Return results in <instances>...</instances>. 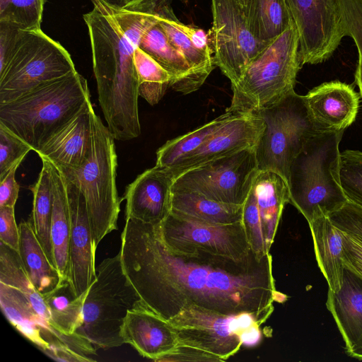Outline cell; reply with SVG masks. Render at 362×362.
I'll use <instances>...</instances> for the list:
<instances>
[{
  "label": "cell",
  "mask_w": 362,
  "mask_h": 362,
  "mask_svg": "<svg viewBox=\"0 0 362 362\" xmlns=\"http://www.w3.org/2000/svg\"><path fill=\"white\" fill-rule=\"evenodd\" d=\"M159 24L170 43L187 61L199 89L215 64L211 49H199L192 42L184 30V24L176 18L171 6L165 7L159 14Z\"/></svg>",
  "instance_id": "29"
},
{
  "label": "cell",
  "mask_w": 362,
  "mask_h": 362,
  "mask_svg": "<svg viewBox=\"0 0 362 362\" xmlns=\"http://www.w3.org/2000/svg\"><path fill=\"white\" fill-rule=\"evenodd\" d=\"M95 113L91 101L52 136L36 153L57 167L75 168L87 159L91 146V124Z\"/></svg>",
  "instance_id": "21"
},
{
  "label": "cell",
  "mask_w": 362,
  "mask_h": 362,
  "mask_svg": "<svg viewBox=\"0 0 362 362\" xmlns=\"http://www.w3.org/2000/svg\"><path fill=\"white\" fill-rule=\"evenodd\" d=\"M93 3H97L112 10H120L124 8L127 5L126 0H91Z\"/></svg>",
  "instance_id": "45"
},
{
  "label": "cell",
  "mask_w": 362,
  "mask_h": 362,
  "mask_svg": "<svg viewBox=\"0 0 362 362\" xmlns=\"http://www.w3.org/2000/svg\"><path fill=\"white\" fill-rule=\"evenodd\" d=\"M211 9L213 25L209 39L214 64L233 85L268 45L253 35L246 14L236 0H211Z\"/></svg>",
  "instance_id": "13"
},
{
  "label": "cell",
  "mask_w": 362,
  "mask_h": 362,
  "mask_svg": "<svg viewBox=\"0 0 362 362\" xmlns=\"http://www.w3.org/2000/svg\"><path fill=\"white\" fill-rule=\"evenodd\" d=\"M93 5L83 19L90 36L98 101L114 139H135L141 134L136 48L110 11L101 4Z\"/></svg>",
  "instance_id": "2"
},
{
  "label": "cell",
  "mask_w": 362,
  "mask_h": 362,
  "mask_svg": "<svg viewBox=\"0 0 362 362\" xmlns=\"http://www.w3.org/2000/svg\"><path fill=\"white\" fill-rule=\"evenodd\" d=\"M339 173L341 186L347 202L362 208V151L341 152Z\"/></svg>",
  "instance_id": "36"
},
{
  "label": "cell",
  "mask_w": 362,
  "mask_h": 362,
  "mask_svg": "<svg viewBox=\"0 0 362 362\" xmlns=\"http://www.w3.org/2000/svg\"><path fill=\"white\" fill-rule=\"evenodd\" d=\"M219 361L214 356L198 349L178 345L175 350L158 361Z\"/></svg>",
  "instance_id": "44"
},
{
  "label": "cell",
  "mask_w": 362,
  "mask_h": 362,
  "mask_svg": "<svg viewBox=\"0 0 362 362\" xmlns=\"http://www.w3.org/2000/svg\"><path fill=\"white\" fill-rule=\"evenodd\" d=\"M64 179L70 216L66 279L76 295L80 296L88 289L96 276V251L93 248L84 197L76 185Z\"/></svg>",
  "instance_id": "16"
},
{
  "label": "cell",
  "mask_w": 362,
  "mask_h": 362,
  "mask_svg": "<svg viewBox=\"0 0 362 362\" xmlns=\"http://www.w3.org/2000/svg\"><path fill=\"white\" fill-rule=\"evenodd\" d=\"M344 131L319 132L293 160L288 175L289 203L308 223L329 216L347 202L340 181L339 144Z\"/></svg>",
  "instance_id": "4"
},
{
  "label": "cell",
  "mask_w": 362,
  "mask_h": 362,
  "mask_svg": "<svg viewBox=\"0 0 362 362\" xmlns=\"http://www.w3.org/2000/svg\"><path fill=\"white\" fill-rule=\"evenodd\" d=\"M345 351L351 358L362 360V337L351 349Z\"/></svg>",
  "instance_id": "46"
},
{
  "label": "cell",
  "mask_w": 362,
  "mask_h": 362,
  "mask_svg": "<svg viewBox=\"0 0 362 362\" xmlns=\"http://www.w3.org/2000/svg\"><path fill=\"white\" fill-rule=\"evenodd\" d=\"M300 39L302 66L328 59L346 36L337 0H286Z\"/></svg>",
  "instance_id": "15"
},
{
  "label": "cell",
  "mask_w": 362,
  "mask_h": 362,
  "mask_svg": "<svg viewBox=\"0 0 362 362\" xmlns=\"http://www.w3.org/2000/svg\"><path fill=\"white\" fill-rule=\"evenodd\" d=\"M134 62L139 95L151 105L157 104L170 87V74L139 47L134 52Z\"/></svg>",
  "instance_id": "34"
},
{
  "label": "cell",
  "mask_w": 362,
  "mask_h": 362,
  "mask_svg": "<svg viewBox=\"0 0 362 362\" xmlns=\"http://www.w3.org/2000/svg\"><path fill=\"white\" fill-rule=\"evenodd\" d=\"M242 222L252 252L258 256L269 253L252 189L243 204Z\"/></svg>",
  "instance_id": "38"
},
{
  "label": "cell",
  "mask_w": 362,
  "mask_h": 362,
  "mask_svg": "<svg viewBox=\"0 0 362 362\" xmlns=\"http://www.w3.org/2000/svg\"><path fill=\"white\" fill-rule=\"evenodd\" d=\"M318 267L325 278L328 289L337 292L342 285L343 238L341 230L328 216H320L308 223Z\"/></svg>",
  "instance_id": "23"
},
{
  "label": "cell",
  "mask_w": 362,
  "mask_h": 362,
  "mask_svg": "<svg viewBox=\"0 0 362 362\" xmlns=\"http://www.w3.org/2000/svg\"><path fill=\"white\" fill-rule=\"evenodd\" d=\"M251 189L255 197L266 243L270 249L283 209L289 202L288 185L279 174L259 170Z\"/></svg>",
  "instance_id": "25"
},
{
  "label": "cell",
  "mask_w": 362,
  "mask_h": 362,
  "mask_svg": "<svg viewBox=\"0 0 362 362\" xmlns=\"http://www.w3.org/2000/svg\"><path fill=\"white\" fill-rule=\"evenodd\" d=\"M42 170L37 182L31 186L33 209L29 218L34 233L49 259L54 264L51 240L52 192L50 162L41 159Z\"/></svg>",
  "instance_id": "31"
},
{
  "label": "cell",
  "mask_w": 362,
  "mask_h": 362,
  "mask_svg": "<svg viewBox=\"0 0 362 362\" xmlns=\"http://www.w3.org/2000/svg\"><path fill=\"white\" fill-rule=\"evenodd\" d=\"M302 66L299 35L293 23L263 49L231 85L233 96L226 110L254 113L272 106L294 89Z\"/></svg>",
  "instance_id": "6"
},
{
  "label": "cell",
  "mask_w": 362,
  "mask_h": 362,
  "mask_svg": "<svg viewBox=\"0 0 362 362\" xmlns=\"http://www.w3.org/2000/svg\"><path fill=\"white\" fill-rule=\"evenodd\" d=\"M52 192L51 240L54 265L63 280L66 279L70 235V216L66 181L61 171L50 162Z\"/></svg>",
  "instance_id": "27"
},
{
  "label": "cell",
  "mask_w": 362,
  "mask_h": 362,
  "mask_svg": "<svg viewBox=\"0 0 362 362\" xmlns=\"http://www.w3.org/2000/svg\"><path fill=\"white\" fill-rule=\"evenodd\" d=\"M245 14L253 35L266 45L294 23L286 0H251Z\"/></svg>",
  "instance_id": "30"
},
{
  "label": "cell",
  "mask_w": 362,
  "mask_h": 362,
  "mask_svg": "<svg viewBox=\"0 0 362 362\" xmlns=\"http://www.w3.org/2000/svg\"><path fill=\"white\" fill-rule=\"evenodd\" d=\"M246 13L251 0H236Z\"/></svg>",
  "instance_id": "47"
},
{
  "label": "cell",
  "mask_w": 362,
  "mask_h": 362,
  "mask_svg": "<svg viewBox=\"0 0 362 362\" xmlns=\"http://www.w3.org/2000/svg\"><path fill=\"white\" fill-rule=\"evenodd\" d=\"M74 71L69 53L59 42L41 29L21 30L11 59L0 72V104Z\"/></svg>",
  "instance_id": "9"
},
{
  "label": "cell",
  "mask_w": 362,
  "mask_h": 362,
  "mask_svg": "<svg viewBox=\"0 0 362 362\" xmlns=\"http://www.w3.org/2000/svg\"><path fill=\"white\" fill-rule=\"evenodd\" d=\"M30 151V146L0 123V180Z\"/></svg>",
  "instance_id": "37"
},
{
  "label": "cell",
  "mask_w": 362,
  "mask_h": 362,
  "mask_svg": "<svg viewBox=\"0 0 362 362\" xmlns=\"http://www.w3.org/2000/svg\"><path fill=\"white\" fill-rule=\"evenodd\" d=\"M343 238L344 267L362 280V236L341 230Z\"/></svg>",
  "instance_id": "39"
},
{
  "label": "cell",
  "mask_w": 362,
  "mask_h": 362,
  "mask_svg": "<svg viewBox=\"0 0 362 362\" xmlns=\"http://www.w3.org/2000/svg\"><path fill=\"white\" fill-rule=\"evenodd\" d=\"M329 218L340 230L362 236V208L349 202Z\"/></svg>",
  "instance_id": "40"
},
{
  "label": "cell",
  "mask_w": 362,
  "mask_h": 362,
  "mask_svg": "<svg viewBox=\"0 0 362 362\" xmlns=\"http://www.w3.org/2000/svg\"><path fill=\"white\" fill-rule=\"evenodd\" d=\"M254 113L265 124L255 147L259 170L274 172L288 183L293 160L308 139L321 132L309 115L305 96L293 89L272 106Z\"/></svg>",
  "instance_id": "8"
},
{
  "label": "cell",
  "mask_w": 362,
  "mask_h": 362,
  "mask_svg": "<svg viewBox=\"0 0 362 362\" xmlns=\"http://www.w3.org/2000/svg\"><path fill=\"white\" fill-rule=\"evenodd\" d=\"M86 291L77 296L67 279L52 291L42 296L53 325L66 335L76 334L81 323L82 308Z\"/></svg>",
  "instance_id": "33"
},
{
  "label": "cell",
  "mask_w": 362,
  "mask_h": 362,
  "mask_svg": "<svg viewBox=\"0 0 362 362\" xmlns=\"http://www.w3.org/2000/svg\"><path fill=\"white\" fill-rule=\"evenodd\" d=\"M124 272L141 301L166 320L196 307L224 315L249 313L261 325L279 293L269 253L245 257L197 250L175 251L160 238L158 224L126 219L121 235Z\"/></svg>",
  "instance_id": "1"
},
{
  "label": "cell",
  "mask_w": 362,
  "mask_h": 362,
  "mask_svg": "<svg viewBox=\"0 0 362 362\" xmlns=\"http://www.w3.org/2000/svg\"><path fill=\"white\" fill-rule=\"evenodd\" d=\"M18 226V254L23 268L36 290L44 296L54 290L63 279L37 238L30 220L21 221Z\"/></svg>",
  "instance_id": "26"
},
{
  "label": "cell",
  "mask_w": 362,
  "mask_h": 362,
  "mask_svg": "<svg viewBox=\"0 0 362 362\" xmlns=\"http://www.w3.org/2000/svg\"><path fill=\"white\" fill-rule=\"evenodd\" d=\"M240 114L226 112L199 128L165 143L156 152V165L170 168L199 148L223 124Z\"/></svg>",
  "instance_id": "32"
},
{
  "label": "cell",
  "mask_w": 362,
  "mask_h": 362,
  "mask_svg": "<svg viewBox=\"0 0 362 362\" xmlns=\"http://www.w3.org/2000/svg\"><path fill=\"white\" fill-rule=\"evenodd\" d=\"M168 321L178 345L204 351L219 361L236 354L243 346V334L251 327L259 325L249 313L224 315L196 307L182 310Z\"/></svg>",
  "instance_id": "12"
},
{
  "label": "cell",
  "mask_w": 362,
  "mask_h": 362,
  "mask_svg": "<svg viewBox=\"0 0 362 362\" xmlns=\"http://www.w3.org/2000/svg\"><path fill=\"white\" fill-rule=\"evenodd\" d=\"M114 140L107 127L94 113L87 159L78 167L55 165L84 197L95 251L103 238L117 229L122 199L116 187L117 157Z\"/></svg>",
  "instance_id": "5"
},
{
  "label": "cell",
  "mask_w": 362,
  "mask_h": 362,
  "mask_svg": "<svg viewBox=\"0 0 362 362\" xmlns=\"http://www.w3.org/2000/svg\"><path fill=\"white\" fill-rule=\"evenodd\" d=\"M21 163L16 164L8 173L0 180V207H14L18 197L19 185L15 175Z\"/></svg>",
  "instance_id": "43"
},
{
  "label": "cell",
  "mask_w": 362,
  "mask_h": 362,
  "mask_svg": "<svg viewBox=\"0 0 362 362\" xmlns=\"http://www.w3.org/2000/svg\"><path fill=\"white\" fill-rule=\"evenodd\" d=\"M45 0H0V23L22 30H40Z\"/></svg>",
  "instance_id": "35"
},
{
  "label": "cell",
  "mask_w": 362,
  "mask_h": 362,
  "mask_svg": "<svg viewBox=\"0 0 362 362\" xmlns=\"http://www.w3.org/2000/svg\"><path fill=\"white\" fill-rule=\"evenodd\" d=\"M176 175L168 167L155 165L130 183L126 200V219L153 225L160 223L171 211L172 187Z\"/></svg>",
  "instance_id": "18"
},
{
  "label": "cell",
  "mask_w": 362,
  "mask_h": 362,
  "mask_svg": "<svg viewBox=\"0 0 362 362\" xmlns=\"http://www.w3.org/2000/svg\"><path fill=\"white\" fill-rule=\"evenodd\" d=\"M122 337L144 358L158 361L178 346L172 325L140 300L124 320Z\"/></svg>",
  "instance_id": "19"
},
{
  "label": "cell",
  "mask_w": 362,
  "mask_h": 362,
  "mask_svg": "<svg viewBox=\"0 0 362 362\" xmlns=\"http://www.w3.org/2000/svg\"><path fill=\"white\" fill-rule=\"evenodd\" d=\"M304 96L309 115L321 132L344 131L356 118L361 97L347 83L325 82Z\"/></svg>",
  "instance_id": "20"
},
{
  "label": "cell",
  "mask_w": 362,
  "mask_h": 362,
  "mask_svg": "<svg viewBox=\"0 0 362 362\" xmlns=\"http://www.w3.org/2000/svg\"><path fill=\"white\" fill-rule=\"evenodd\" d=\"M259 173L255 148H245L187 170L172 189L197 192L216 202L243 205Z\"/></svg>",
  "instance_id": "11"
},
{
  "label": "cell",
  "mask_w": 362,
  "mask_h": 362,
  "mask_svg": "<svg viewBox=\"0 0 362 362\" xmlns=\"http://www.w3.org/2000/svg\"><path fill=\"white\" fill-rule=\"evenodd\" d=\"M158 227L164 243L180 252L202 250L240 259L252 251L242 221L211 223L170 211Z\"/></svg>",
  "instance_id": "14"
},
{
  "label": "cell",
  "mask_w": 362,
  "mask_h": 362,
  "mask_svg": "<svg viewBox=\"0 0 362 362\" xmlns=\"http://www.w3.org/2000/svg\"><path fill=\"white\" fill-rule=\"evenodd\" d=\"M140 300L124 272L120 252L105 259L96 267V276L86 291L76 333L96 349L120 346L124 344V320Z\"/></svg>",
  "instance_id": "7"
},
{
  "label": "cell",
  "mask_w": 362,
  "mask_h": 362,
  "mask_svg": "<svg viewBox=\"0 0 362 362\" xmlns=\"http://www.w3.org/2000/svg\"><path fill=\"white\" fill-rule=\"evenodd\" d=\"M326 306L349 350L362 337V280L344 268L341 287L328 289Z\"/></svg>",
  "instance_id": "22"
},
{
  "label": "cell",
  "mask_w": 362,
  "mask_h": 362,
  "mask_svg": "<svg viewBox=\"0 0 362 362\" xmlns=\"http://www.w3.org/2000/svg\"><path fill=\"white\" fill-rule=\"evenodd\" d=\"M20 30L4 23H0V72L7 66L16 47Z\"/></svg>",
  "instance_id": "42"
},
{
  "label": "cell",
  "mask_w": 362,
  "mask_h": 362,
  "mask_svg": "<svg viewBox=\"0 0 362 362\" xmlns=\"http://www.w3.org/2000/svg\"><path fill=\"white\" fill-rule=\"evenodd\" d=\"M0 240L18 252L20 230L15 219L14 207H0Z\"/></svg>",
  "instance_id": "41"
},
{
  "label": "cell",
  "mask_w": 362,
  "mask_h": 362,
  "mask_svg": "<svg viewBox=\"0 0 362 362\" xmlns=\"http://www.w3.org/2000/svg\"><path fill=\"white\" fill-rule=\"evenodd\" d=\"M0 305L9 322L45 354L57 361L91 362L96 349L76 334L66 335L57 329L33 308L18 288L0 283Z\"/></svg>",
  "instance_id": "10"
},
{
  "label": "cell",
  "mask_w": 362,
  "mask_h": 362,
  "mask_svg": "<svg viewBox=\"0 0 362 362\" xmlns=\"http://www.w3.org/2000/svg\"><path fill=\"white\" fill-rule=\"evenodd\" d=\"M265 127L255 113H240L219 127L195 151L170 168L176 178L189 169L249 148H255Z\"/></svg>",
  "instance_id": "17"
},
{
  "label": "cell",
  "mask_w": 362,
  "mask_h": 362,
  "mask_svg": "<svg viewBox=\"0 0 362 362\" xmlns=\"http://www.w3.org/2000/svg\"><path fill=\"white\" fill-rule=\"evenodd\" d=\"M142 1H144V0H126L127 5H126L125 8H129V7L134 6Z\"/></svg>",
  "instance_id": "48"
},
{
  "label": "cell",
  "mask_w": 362,
  "mask_h": 362,
  "mask_svg": "<svg viewBox=\"0 0 362 362\" xmlns=\"http://www.w3.org/2000/svg\"><path fill=\"white\" fill-rule=\"evenodd\" d=\"M139 47L170 74V87L174 90L188 94L198 89L189 64L170 43L159 21L152 25L144 33Z\"/></svg>",
  "instance_id": "24"
},
{
  "label": "cell",
  "mask_w": 362,
  "mask_h": 362,
  "mask_svg": "<svg viewBox=\"0 0 362 362\" xmlns=\"http://www.w3.org/2000/svg\"><path fill=\"white\" fill-rule=\"evenodd\" d=\"M89 101L87 81L76 71L0 104V123L37 152Z\"/></svg>",
  "instance_id": "3"
},
{
  "label": "cell",
  "mask_w": 362,
  "mask_h": 362,
  "mask_svg": "<svg viewBox=\"0 0 362 362\" xmlns=\"http://www.w3.org/2000/svg\"><path fill=\"white\" fill-rule=\"evenodd\" d=\"M243 205L221 203L185 189H172L171 211L198 221L230 224L242 221Z\"/></svg>",
  "instance_id": "28"
}]
</instances>
